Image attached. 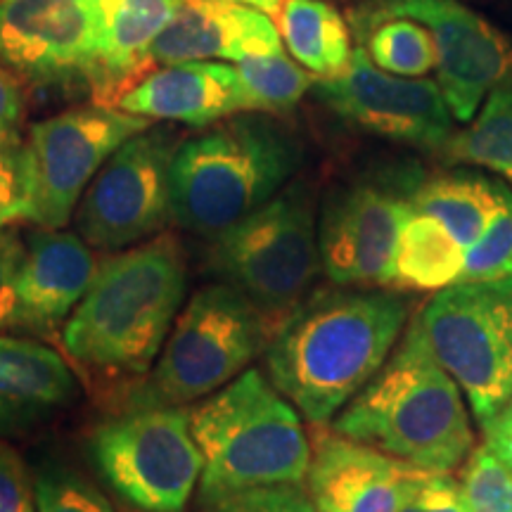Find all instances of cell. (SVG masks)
Instances as JSON below:
<instances>
[{"instance_id": "obj_7", "label": "cell", "mask_w": 512, "mask_h": 512, "mask_svg": "<svg viewBox=\"0 0 512 512\" xmlns=\"http://www.w3.org/2000/svg\"><path fill=\"white\" fill-rule=\"evenodd\" d=\"M273 335L264 313L226 283L202 287L178 313L131 408L202 401L240 377Z\"/></svg>"}, {"instance_id": "obj_33", "label": "cell", "mask_w": 512, "mask_h": 512, "mask_svg": "<svg viewBox=\"0 0 512 512\" xmlns=\"http://www.w3.org/2000/svg\"><path fill=\"white\" fill-rule=\"evenodd\" d=\"M27 245L10 228L0 230V332L17 325L19 273Z\"/></svg>"}, {"instance_id": "obj_5", "label": "cell", "mask_w": 512, "mask_h": 512, "mask_svg": "<svg viewBox=\"0 0 512 512\" xmlns=\"http://www.w3.org/2000/svg\"><path fill=\"white\" fill-rule=\"evenodd\" d=\"M202 456L200 503L271 484H304L311 441L299 411L256 368L190 408Z\"/></svg>"}, {"instance_id": "obj_1", "label": "cell", "mask_w": 512, "mask_h": 512, "mask_svg": "<svg viewBox=\"0 0 512 512\" xmlns=\"http://www.w3.org/2000/svg\"><path fill=\"white\" fill-rule=\"evenodd\" d=\"M408 323L399 292L342 287L316 292L268 339V380L313 425H328L392 356Z\"/></svg>"}, {"instance_id": "obj_6", "label": "cell", "mask_w": 512, "mask_h": 512, "mask_svg": "<svg viewBox=\"0 0 512 512\" xmlns=\"http://www.w3.org/2000/svg\"><path fill=\"white\" fill-rule=\"evenodd\" d=\"M207 264L278 328L304 302L323 268L309 185H285L264 207L214 235Z\"/></svg>"}, {"instance_id": "obj_2", "label": "cell", "mask_w": 512, "mask_h": 512, "mask_svg": "<svg viewBox=\"0 0 512 512\" xmlns=\"http://www.w3.org/2000/svg\"><path fill=\"white\" fill-rule=\"evenodd\" d=\"M188 287L176 235L126 247L98 264L88 292L62 328L74 363L100 375H145L162 354Z\"/></svg>"}, {"instance_id": "obj_32", "label": "cell", "mask_w": 512, "mask_h": 512, "mask_svg": "<svg viewBox=\"0 0 512 512\" xmlns=\"http://www.w3.org/2000/svg\"><path fill=\"white\" fill-rule=\"evenodd\" d=\"M29 195L24 174L22 145L0 150V230L10 228L19 219H27Z\"/></svg>"}, {"instance_id": "obj_36", "label": "cell", "mask_w": 512, "mask_h": 512, "mask_svg": "<svg viewBox=\"0 0 512 512\" xmlns=\"http://www.w3.org/2000/svg\"><path fill=\"white\" fill-rule=\"evenodd\" d=\"M24 124L22 79L0 60V150L17 147Z\"/></svg>"}, {"instance_id": "obj_12", "label": "cell", "mask_w": 512, "mask_h": 512, "mask_svg": "<svg viewBox=\"0 0 512 512\" xmlns=\"http://www.w3.org/2000/svg\"><path fill=\"white\" fill-rule=\"evenodd\" d=\"M181 140L152 124L119 147L76 209L79 235L91 247L126 249L164 233L174 221L171 164Z\"/></svg>"}, {"instance_id": "obj_14", "label": "cell", "mask_w": 512, "mask_h": 512, "mask_svg": "<svg viewBox=\"0 0 512 512\" xmlns=\"http://www.w3.org/2000/svg\"><path fill=\"white\" fill-rule=\"evenodd\" d=\"M311 91L339 119L392 143L441 152L456 133L437 81L382 72L361 46L342 74L316 79Z\"/></svg>"}, {"instance_id": "obj_11", "label": "cell", "mask_w": 512, "mask_h": 512, "mask_svg": "<svg viewBox=\"0 0 512 512\" xmlns=\"http://www.w3.org/2000/svg\"><path fill=\"white\" fill-rule=\"evenodd\" d=\"M422 181L420 166L396 164L332 192L318 223L320 264L332 285L389 287L403 221Z\"/></svg>"}, {"instance_id": "obj_38", "label": "cell", "mask_w": 512, "mask_h": 512, "mask_svg": "<svg viewBox=\"0 0 512 512\" xmlns=\"http://www.w3.org/2000/svg\"><path fill=\"white\" fill-rule=\"evenodd\" d=\"M238 3H247V5H252V8L264 10L266 15H271L275 19V17H278L280 8H283L285 0H238Z\"/></svg>"}, {"instance_id": "obj_37", "label": "cell", "mask_w": 512, "mask_h": 512, "mask_svg": "<svg viewBox=\"0 0 512 512\" xmlns=\"http://www.w3.org/2000/svg\"><path fill=\"white\" fill-rule=\"evenodd\" d=\"M486 446L512 467V415H498L491 425L484 427Z\"/></svg>"}, {"instance_id": "obj_8", "label": "cell", "mask_w": 512, "mask_h": 512, "mask_svg": "<svg viewBox=\"0 0 512 512\" xmlns=\"http://www.w3.org/2000/svg\"><path fill=\"white\" fill-rule=\"evenodd\" d=\"M418 318L484 430L512 401V275L448 285Z\"/></svg>"}, {"instance_id": "obj_31", "label": "cell", "mask_w": 512, "mask_h": 512, "mask_svg": "<svg viewBox=\"0 0 512 512\" xmlns=\"http://www.w3.org/2000/svg\"><path fill=\"white\" fill-rule=\"evenodd\" d=\"M207 512H320L306 486L302 484H271L238 491L216 503L207 505Z\"/></svg>"}, {"instance_id": "obj_18", "label": "cell", "mask_w": 512, "mask_h": 512, "mask_svg": "<svg viewBox=\"0 0 512 512\" xmlns=\"http://www.w3.org/2000/svg\"><path fill=\"white\" fill-rule=\"evenodd\" d=\"M136 117L207 128L240 112H254L235 64L181 62L143 76L117 102Z\"/></svg>"}, {"instance_id": "obj_29", "label": "cell", "mask_w": 512, "mask_h": 512, "mask_svg": "<svg viewBox=\"0 0 512 512\" xmlns=\"http://www.w3.org/2000/svg\"><path fill=\"white\" fill-rule=\"evenodd\" d=\"M458 484L467 512H512V467L486 444L472 448Z\"/></svg>"}, {"instance_id": "obj_28", "label": "cell", "mask_w": 512, "mask_h": 512, "mask_svg": "<svg viewBox=\"0 0 512 512\" xmlns=\"http://www.w3.org/2000/svg\"><path fill=\"white\" fill-rule=\"evenodd\" d=\"M512 275V190L498 183V204L477 245L465 256L458 283L501 280Z\"/></svg>"}, {"instance_id": "obj_9", "label": "cell", "mask_w": 512, "mask_h": 512, "mask_svg": "<svg viewBox=\"0 0 512 512\" xmlns=\"http://www.w3.org/2000/svg\"><path fill=\"white\" fill-rule=\"evenodd\" d=\"M91 458L121 501L140 512H183L200 486L202 456L190 411L128 408L91 434Z\"/></svg>"}, {"instance_id": "obj_19", "label": "cell", "mask_w": 512, "mask_h": 512, "mask_svg": "<svg viewBox=\"0 0 512 512\" xmlns=\"http://www.w3.org/2000/svg\"><path fill=\"white\" fill-rule=\"evenodd\" d=\"M95 271L98 261L81 235L38 228L27 242L19 273L17 328L55 335L88 292Z\"/></svg>"}, {"instance_id": "obj_4", "label": "cell", "mask_w": 512, "mask_h": 512, "mask_svg": "<svg viewBox=\"0 0 512 512\" xmlns=\"http://www.w3.org/2000/svg\"><path fill=\"white\" fill-rule=\"evenodd\" d=\"M302 159L299 138L273 114L240 112L207 126L174 155V223L214 238L290 185Z\"/></svg>"}, {"instance_id": "obj_22", "label": "cell", "mask_w": 512, "mask_h": 512, "mask_svg": "<svg viewBox=\"0 0 512 512\" xmlns=\"http://www.w3.org/2000/svg\"><path fill=\"white\" fill-rule=\"evenodd\" d=\"M275 19L287 53L316 79H335L349 67L351 31L330 0H285Z\"/></svg>"}, {"instance_id": "obj_16", "label": "cell", "mask_w": 512, "mask_h": 512, "mask_svg": "<svg viewBox=\"0 0 512 512\" xmlns=\"http://www.w3.org/2000/svg\"><path fill=\"white\" fill-rule=\"evenodd\" d=\"M422 472L335 430L318 432L306 491L320 512H399Z\"/></svg>"}, {"instance_id": "obj_10", "label": "cell", "mask_w": 512, "mask_h": 512, "mask_svg": "<svg viewBox=\"0 0 512 512\" xmlns=\"http://www.w3.org/2000/svg\"><path fill=\"white\" fill-rule=\"evenodd\" d=\"M150 126V119L95 102L36 121L22 145L27 221L38 228L62 230L107 159Z\"/></svg>"}, {"instance_id": "obj_3", "label": "cell", "mask_w": 512, "mask_h": 512, "mask_svg": "<svg viewBox=\"0 0 512 512\" xmlns=\"http://www.w3.org/2000/svg\"><path fill=\"white\" fill-rule=\"evenodd\" d=\"M463 389L434 356L415 316L380 373L332 420V430L427 472H451L472 451Z\"/></svg>"}, {"instance_id": "obj_27", "label": "cell", "mask_w": 512, "mask_h": 512, "mask_svg": "<svg viewBox=\"0 0 512 512\" xmlns=\"http://www.w3.org/2000/svg\"><path fill=\"white\" fill-rule=\"evenodd\" d=\"M235 67L245 81L254 112L280 114L292 110L316 83V76L294 62L290 53L247 57Z\"/></svg>"}, {"instance_id": "obj_35", "label": "cell", "mask_w": 512, "mask_h": 512, "mask_svg": "<svg viewBox=\"0 0 512 512\" xmlns=\"http://www.w3.org/2000/svg\"><path fill=\"white\" fill-rule=\"evenodd\" d=\"M0 512H38L27 467L5 444H0Z\"/></svg>"}, {"instance_id": "obj_25", "label": "cell", "mask_w": 512, "mask_h": 512, "mask_svg": "<svg viewBox=\"0 0 512 512\" xmlns=\"http://www.w3.org/2000/svg\"><path fill=\"white\" fill-rule=\"evenodd\" d=\"M451 164H470L503 176L512 190V81L486 95L475 119L439 152Z\"/></svg>"}, {"instance_id": "obj_21", "label": "cell", "mask_w": 512, "mask_h": 512, "mask_svg": "<svg viewBox=\"0 0 512 512\" xmlns=\"http://www.w3.org/2000/svg\"><path fill=\"white\" fill-rule=\"evenodd\" d=\"M74 396L76 377L60 351L38 339L0 335V434L27 432Z\"/></svg>"}, {"instance_id": "obj_26", "label": "cell", "mask_w": 512, "mask_h": 512, "mask_svg": "<svg viewBox=\"0 0 512 512\" xmlns=\"http://www.w3.org/2000/svg\"><path fill=\"white\" fill-rule=\"evenodd\" d=\"M361 48L382 72L422 79L437 69V48L430 29L408 17L354 22Z\"/></svg>"}, {"instance_id": "obj_34", "label": "cell", "mask_w": 512, "mask_h": 512, "mask_svg": "<svg viewBox=\"0 0 512 512\" xmlns=\"http://www.w3.org/2000/svg\"><path fill=\"white\" fill-rule=\"evenodd\" d=\"M399 512H467L458 479L448 472H422Z\"/></svg>"}, {"instance_id": "obj_13", "label": "cell", "mask_w": 512, "mask_h": 512, "mask_svg": "<svg viewBox=\"0 0 512 512\" xmlns=\"http://www.w3.org/2000/svg\"><path fill=\"white\" fill-rule=\"evenodd\" d=\"M408 17L430 29L437 83L460 124L475 119L494 88L512 81V41L460 0H373L351 22Z\"/></svg>"}, {"instance_id": "obj_20", "label": "cell", "mask_w": 512, "mask_h": 512, "mask_svg": "<svg viewBox=\"0 0 512 512\" xmlns=\"http://www.w3.org/2000/svg\"><path fill=\"white\" fill-rule=\"evenodd\" d=\"M183 0H95L98 53L91 91L95 105L117 107L155 67L152 46L169 27Z\"/></svg>"}, {"instance_id": "obj_23", "label": "cell", "mask_w": 512, "mask_h": 512, "mask_svg": "<svg viewBox=\"0 0 512 512\" xmlns=\"http://www.w3.org/2000/svg\"><path fill=\"white\" fill-rule=\"evenodd\" d=\"M467 252L434 216L413 209L403 221L389 290H444L456 285Z\"/></svg>"}, {"instance_id": "obj_39", "label": "cell", "mask_w": 512, "mask_h": 512, "mask_svg": "<svg viewBox=\"0 0 512 512\" xmlns=\"http://www.w3.org/2000/svg\"><path fill=\"white\" fill-rule=\"evenodd\" d=\"M501 415H512V401L508 403V408H505V411H503Z\"/></svg>"}, {"instance_id": "obj_17", "label": "cell", "mask_w": 512, "mask_h": 512, "mask_svg": "<svg viewBox=\"0 0 512 512\" xmlns=\"http://www.w3.org/2000/svg\"><path fill=\"white\" fill-rule=\"evenodd\" d=\"M285 53L273 17L238 0H183L152 46L159 67L181 62H242Z\"/></svg>"}, {"instance_id": "obj_15", "label": "cell", "mask_w": 512, "mask_h": 512, "mask_svg": "<svg viewBox=\"0 0 512 512\" xmlns=\"http://www.w3.org/2000/svg\"><path fill=\"white\" fill-rule=\"evenodd\" d=\"M95 0H0V60L31 86L91 88Z\"/></svg>"}, {"instance_id": "obj_24", "label": "cell", "mask_w": 512, "mask_h": 512, "mask_svg": "<svg viewBox=\"0 0 512 512\" xmlns=\"http://www.w3.org/2000/svg\"><path fill=\"white\" fill-rule=\"evenodd\" d=\"M413 209L437 219L458 245L470 252L482 238L498 204V181L477 174H439L425 178L413 195Z\"/></svg>"}, {"instance_id": "obj_30", "label": "cell", "mask_w": 512, "mask_h": 512, "mask_svg": "<svg viewBox=\"0 0 512 512\" xmlns=\"http://www.w3.org/2000/svg\"><path fill=\"white\" fill-rule=\"evenodd\" d=\"M38 512H114L107 498L91 482L67 467H46L36 482Z\"/></svg>"}]
</instances>
